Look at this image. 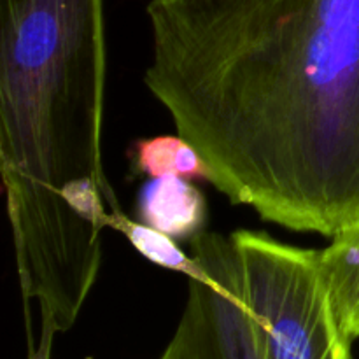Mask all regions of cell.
Segmentation results:
<instances>
[{
    "instance_id": "cell-4",
    "label": "cell",
    "mask_w": 359,
    "mask_h": 359,
    "mask_svg": "<svg viewBox=\"0 0 359 359\" xmlns=\"http://www.w3.org/2000/svg\"><path fill=\"white\" fill-rule=\"evenodd\" d=\"M191 256L196 272L188 277L181 319L158 359H263L231 235L202 231L191 238Z\"/></svg>"
},
{
    "instance_id": "cell-5",
    "label": "cell",
    "mask_w": 359,
    "mask_h": 359,
    "mask_svg": "<svg viewBox=\"0 0 359 359\" xmlns=\"http://www.w3.org/2000/svg\"><path fill=\"white\" fill-rule=\"evenodd\" d=\"M140 223L172 238H193L207 221L205 196L188 179H151L139 193Z\"/></svg>"
},
{
    "instance_id": "cell-3",
    "label": "cell",
    "mask_w": 359,
    "mask_h": 359,
    "mask_svg": "<svg viewBox=\"0 0 359 359\" xmlns=\"http://www.w3.org/2000/svg\"><path fill=\"white\" fill-rule=\"evenodd\" d=\"M242 293L258 326L263 359H353L330 298L321 251L262 231L231 233Z\"/></svg>"
},
{
    "instance_id": "cell-6",
    "label": "cell",
    "mask_w": 359,
    "mask_h": 359,
    "mask_svg": "<svg viewBox=\"0 0 359 359\" xmlns=\"http://www.w3.org/2000/svg\"><path fill=\"white\" fill-rule=\"evenodd\" d=\"M321 262L340 332L354 344L359 339V223L332 238Z\"/></svg>"
},
{
    "instance_id": "cell-7",
    "label": "cell",
    "mask_w": 359,
    "mask_h": 359,
    "mask_svg": "<svg viewBox=\"0 0 359 359\" xmlns=\"http://www.w3.org/2000/svg\"><path fill=\"white\" fill-rule=\"evenodd\" d=\"M133 160L140 174L149 179L182 177L188 181H209L210 170L198 151L181 135H160L135 144Z\"/></svg>"
},
{
    "instance_id": "cell-2",
    "label": "cell",
    "mask_w": 359,
    "mask_h": 359,
    "mask_svg": "<svg viewBox=\"0 0 359 359\" xmlns=\"http://www.w3.org/2000/svg\"><path fill=\"white\" fill-rule=\"evenodd\" d=\"M104 0H0V172L25 307L76 325L126 216L102 160Z\"/></svg>"
},
{
    "instance_id": "cell-1",
    "label": "cell",
    "mask_w": 359,
    "mask_h": 359,
    "mask_svg": "<svg viewBox=\"0 0 359 359\" xmlns=\"http://www.w3.org/2000/svg\"><path fill=\"white\" fill-rule=\"evenodd\" d=\"M144 84L233 205L359 223V0H151Z\"/></svg>"
},
{
    "instance_id": "cell-8",
    "label": "cell",
    "mask_w": 359,
    "mask_h": 359,
    "mask_svg": "<svg viewBox=\"0 0 359 359\" xmlns=\"http://www.w3.org/2000/svg\"><path fill=\"white\" fill-rule=\"evenodd\" d=\"M116 230L121 231L130 244L140 252L146 259H149L154 265L161 266V269L172 270V272L182 273L188 277L195 276L196 272V262L191 255H186L179 249L174 238L168 235L161 233V231L154 230V228L147 226L144 223H137L132 221L128 216L123 217L118 223Z\"/></svg>"
}]
</instances>
